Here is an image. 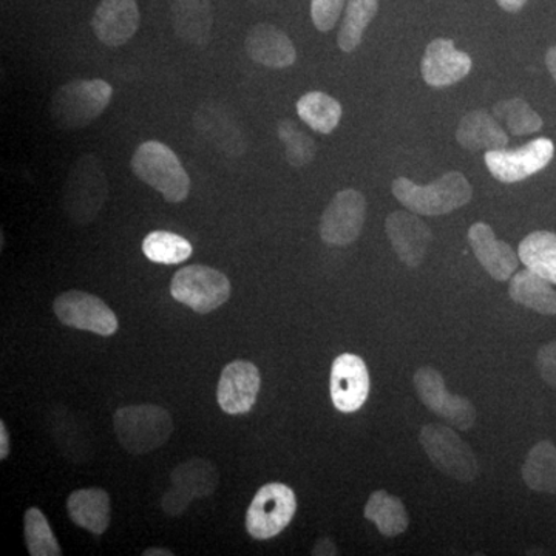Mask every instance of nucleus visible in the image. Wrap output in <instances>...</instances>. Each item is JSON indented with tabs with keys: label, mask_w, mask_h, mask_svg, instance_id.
<instances>
[{
	"label": "nucleus",
	"mask_w": 556,
	"mask_h": 556,
	"mask_svg": "<svg viewBox=\"0 0 556 556\" xmlns=\"http://www.w3.org/2000/svg\"><path fill=\"white\" fill-rule=\"evenodd\" d=\"M298 113L303 123L318 134L328 135L336 130L342 119V104L324 91H309L298 102Z\"/></svg>",
	"instance_id": "nucleus-30"
},
{
	"label": "nucleus",
	"mask_w": 556,
	"mask_h": 556,
	"mask_svg": "<svg viewBox=\"0 0 556 556\" xmlns=\"http://www.w3.org/2000/svg\"><path fill=\"white\" fill-rule=\"evenodd\" d=\"M367 219V200L356 189H343L325 208L320 237L329 247H348L361 237Z\"/></svg>",
	"instance_id": "nucleus-12"
},
{
	"label": "nucleus",
	"mask_w": 556,
	"mask_h": 556,
	"mask_svg": "<svg viewBox=\"0 0 556 556\" xmlns=\"http://www.w3.org/2000/svg\"><path fill=\"white\" fill-rule=\"evenodd\" d=\"M10 455V434L5 422L0 420V459L5 460Z\"/></svg>",
	"instance_id": "nucleus-39"
},
{
	"label": "nucleus",
	"mask_w": 556,
	"mask_h": 556,
	"mask_svg": "<svg viewBox=\"0 0 556 556\" xmlns=\"http://www.w3.org/2000/svg\"><path fill=\"white\" fill-rule=\"evenodd\" d=\"M298 510L295 493L288 485H263L248 508L247 529L255 540H269L283 532Z\"/></svg>",
	"instance_id": "nucleus-8"
},
{
	"label": "nucleus",
	"mask_w": 556,
	"mask_h": 556,
	"mask_svg": "<svg viewBox=\"0 0 556 556\" xmlns=\"http://www.w3.org/2000/svg\"><path fill=\"white\" fill-rule=\"evenodd\" d=\"M522 479L535 492L556 495V445L551 441L538 442L526 457Z\"/></svg>",
	"instance_id": "nucleus-29"
},
{
	"label": "nucleus",
	"mask_w": 556,
	"mask_h": 556,
	"mask_svg": "<svg viewBox=\"0 0 556 556\" xmlns=\"http://www.w3.org/2000/svg\"><path fill=\"white\" fill-rule=\"evenodd\" d=\"M554 155L552 139L536 138L517 149L486 150L484 160L497 181L518 182L547 167Z\"/></svg>",
	"instance_id": "nucleus-10"
},
{
	"label": "nucleus",
	"mask_w": 556,
	"mask_h": 556,
	"mask_svg": "<svg viewBox=\"0 0 556 556\" xmlns=\"http://www.w3.org/2000/svg\"><path fill=\"white\" fill-rule=\"evenodd\" d=\"M496 2L507 13H518L519 10L525 9L527 0H496Z\"/></svg>",
	"instance_id": "nucleus-40"
},
{
	"label": "nucleus",
	"mask_w": 556,
	"mask_h": 556,
	"mask_svg": "<svg viewBox=\"0 0 556 556\" xmlns=\"http://www.w3.org/2000/svg\"><path fill=\"white\" fill-rule=\"evenodd\" d=\"M386 230L402 263L408 268L422 265L431 243V230L415 212L396 211L388 215Z\"/></svg>",
	"instance_id": "nucleus-16"
},
{
	"label": "nucleus",
	"mask_w": 556,
	"mask_h": 556,
	"mask_svg": "<svg viewBox=\"0 0 556 556\" xmlns=\"http://www.w3.org/2000/svg\"><path fill=\"white\" fill-rule=\"evenodd\" d=\"M25 541L31 556H61L62 551L56 538L51 532L47 518L39 508L31 507L25 511Z\"/></svg>",
	"instance_id": "nucleus-34"
},
{
	"label": "nucleus",
	"mask_w": 556,
	"mask_h": 556,
	"mask_svg": "<svg viewBox=\"0 0 556 556\" xmlns=\"http://www.w3.org/2000/svg\"><path fill=\"white\" fill-rule=\"evenodd\" d=\"M417 396L428 409L447 420L457 430L467 431L477 422V408L467 397L448 393L445 380L438 369L422 367L415 375Z\"/></svg>",
	"instance_id": "nucleus-11"
},
{
	"label": "nucleus",
	"mask_w": 556,
	"mask_h": 556,
	"mask_svg": "<svg viewBox=\"0 0 556 556\" xmlns=\"http://www.w3.org/2000/svg\"><path fill=\"white\" fill-rule=\"evenodd\" d=\"M546 65L548 72H551L552 78H554L556 83V47L548 49L546 54Z\"/></svg>",
	"instance_id": "nucleus-41"
},
{
	"label": "nucleus",
	"mask_w": 556,
	"mask_h": 556,
	"mask_svg": "<svg viewBox=\"0 0 556 556\" xmlns=\"http://www.w3.org/2000/svg\"><path fill=\"white\" fill-rule=\"evenodd\" d=\"M313 555L317 556H332L338 555V547L332 543L329 538H321L320 541L314 546Z\"/></svg>",
	"instance_id": "nucleus-38"
},
{
	"label": "nucleus",
	"mask_w": 556,
	"mask_h": 556,
	"mask_svg": "<svg viewBox=\"0 0 556 556\" xmlns=\"http://www.w3.org/2000/svg\"><path fill=\"white\" fill-rule=\"evenodd\" d=\"M456 139L468 152L497 150L508 146V135L489 110L478 109L460 119Z\"/></svg>",
	"instance_id": "nucleus-22"
},
{
	"label": "nucleus",
	"mask_w": 556,
	"mask_h": 556,
	"mask_svg": "<svg viewBox=\"0 0 556 556\" xmlns=\"http://www.w3.org/2000/svg\"><path fill=\"white\" fill-rule=\"evenodd\" d=\"M519 260L527 269L556 285V233L536 230L519 243Z\"/></svg>",
	"instance_id": "nucleus-27"
},
{
	"label": "nucleus",
	"mask_w": 556,
	"mask_h": 556,
	"mask_svg": "<svg viewBox=\"0 0 556 556\" xmlns=\"http://www.w3.org/2000/svg\"><path fill=\"white\" fill-rule=\"evenodd\" d=\"M108 195V177L101 161L91 153H86L73 164L65 182L62 200L65 214L76 225H89L100 214Z\"/></svg>",
	"instance_id": "nucleus-4"
},
{
	"label": "nucleus",
	"mask_w": 556,
	"mask_h": 556,
	"mask_svg": "<svg viewBox=\"0 0 556 556\" xmlns=\"http://www.w3.org/2000/svg\"><path fill=\"white\" fill-rule=\"evenodd\" d=\"M379 11V0H348L345 16L340 27V50L351 53L361 46L365 30Z\"/></svg>",
	"instance_id": "nucleus-31"
},
{
	"label": "nucleus",
	"mask_w": 556,
	"mask_h": 556,
	"mask_svg": "<svg viewBox=\"0 0 556 556\" xmlns=\"http://www.w3.org/2000/svg\"><path fill=\"white\" fill-rule=\"evenodd\" d=\"M67 510L76 526L93 535L108 532L110 525V496L102 489L76 490L68 496Z\"/></svg>",
	"instance_id": "nucleus-24"
},
{
	"label": "nucleus",
	"mask_w": 556,
	"mask_h": 556,
	"mask_svg": "<svg viewBox=\"0 0 556 556\" xmlns=\"http://www.w3.org/2000/svg\"><path fill=\"white\" fill-rule=\"evenodd\" d=\"M53 309L65 327L94 332L104 338L118 331V318L108 303L78 289L61 294L54 300Z\"/></svg>",
	"instance_id": "nucleus-13"
},
{
	"label": "nucleus",
	"mask_w": 556,
	"mask_h": 556,
	"mask_svg": "<svg viewBox=\"0 0 556 556\" xmlns=\"http://www.w3.org/2000/svg\"><path fill=\"white\" fill-rule=\"evenodd\" d=\"M552 285L546 278L526 268L510 278L508 294L518 305L543 316H556V291Z\"/></svg>",
	"instance_id": "nucleus-25"
},
{
	"label": "nucleus",
	"mask_w": 556,
	"mask_h": 556,
	"mask_svg": "<svg viewBox=\"0 0 556 556\" xmlns=\"http://www.w3.org/2000/svg\"><path fill=\"white\" fill-rule=\"evenodd\" d=\"M536 365L544 382L556 388V340L538 351Z\"/></svg>",
	"instance_id": "nucleus-37"
},
{
	"label": "nucleus",
	"mask_w": 556,
	"mask_h": 556,
	"mask_svg": "<svg viewBox=\"0 0 556 556\" xmlns=\"http://www.w3.org/2000/svg\"><path fill=\"white\" fill-rule=\"evenodd\" d=\"M49 430L62 455L72 463H86L91 456V441L84 434L78 420L67 409L56 408L49 416Z\"/></svg>",
	"instance_id": "nucleus-26"
},
{
	"label": "nucleus",
	"mask_w": 556,
	"mask_h": 556,
	"mask_svg": "<svg viewBox=\"0 0 556 556\" xmlns=\"http://www.w3.org/2000/svg\"><path fill=\"white\" fill-rule=\"evenodd\" d=\"M393 195L399 203L417 215L437 217L466 206L473 197V188L460 172H448L431 185L420 186L401 177L393 181Z\"/></svg>",
	"instance_id": "nucleus-1"
},
{
	"label": "nucleus",
	"mask_w": 556,
	"mask_h": 556,
	"mask_svg": "<svg viewBox=\"0 0 556 556\" xmlns=\"http://www.w3.org/2000/svg\"><path fill=\"white\" fill-rule=\"evenodd\" d=\"M345 0H311V17L318 31H331L338 24Z\"/></svg>",
	"instance_id": "nucleus-36"
},
{
	"label": "nucleus",
	"mask_w": 556,
	"mask_h": 556,
	"mask_svg": "<svg viewBox=\"0 0 556 556\" xmlns=\"http://www.w3.org/2000/svg\"><path fill=\"white\" fill-rule=\"evenodd\" d=\"M419 441L431 463L442 473L459 482H471L477 479V456L470 445L457 437L452 428L430 424L420 430Z\"/></svg>",
	"instance_id": "nucleus-6"
},
{
	"label": "nucleus",
	"mask_w": 556,
	"mask_h": 556,
	"mask_svg": "<svg viewBox=\"0 0 556 556\" xmlns=\"http://www.w3.org/2000/svg\"><path fill=\"white\" fill-rule=\"evenodd\" d=\"M471 58L464 51L456 50L455 43L450 39L431 40L420 62L424 80L437 89L459 83L471 72Z\"/></svg>",
	"instance_id": "nucleus-17"
},
{
	"label": "nucleus",
	"mask_w": 556,
	"mask_h": 556,
	"mask_svg": "<svg viewBox=\"0 0 556 556\" xmlns=\"http://www.w3.org/2000/svg\"><path fill=\"white\" fill-rule=\"evenodd\" d=\"M139 9L137 0H101L94 11L91 27L102 43L121 47L138 31Z\"/></svg>",
	"instance_id": "nucleus-18"
},
{
	"label": "nucleus",
	"mask_w": 556,
	"mask_h": 556,
	"mask_svg": "<svg viewBox=\"0 0 556 556\" xmlns=\"http://www.w3.org/2000/svg\"><path fill=\"white\" fill-rule=\"evenodd\" d=\"M144 556H174V552L167 551V548L152 547L144 551Z\"/></svg>",
	"instance_id": "nucleus-42"
},
{
	"label": "nucleus",
	"mask_w": 556,
	"mask_h": 556,
	"mask_svg": "<svg viewBox=\"0 0 556 556\" xmlns=\"http://www.w3.org/2000/svg\"><path fill=\"white\" fill-rule=\"evenodd\" d=\"M170 489L164 493L161 507L170 517H179L193 500L212 495L218 485V471L211 460L193 459L179 464L170 475Z\"/></svg>",
	"instance_id": "nucleus-9"
},
{
	"label": "nucleus",
	"mask_w": 556,
	"mask_h": 556,
	"mask_svg": "<svg viewBox=\"0 0 556 556\" xmlns=\"http://www.w3.org/2000/svg\"><path fill=\"white\" fill-rule=\"evenodd\" d=\"M468 241L475 257L496 281L510 280L517 273L519 255L506 241L497 240L495 232L485 223H475L468 229Z\"/></svg>",
	"instance_id": "nucleus-19"
},
{
	"label": "nucleus",
	"mask_w": 556,
	"mask_h": 556,
	"mask_svg": "<svg viewBox=\"0 0 556 556\" xmlns=\"http://www.w3.org/2000/svg\"><path fill=\"white\" fill-rule=\"evenodd\" d=\"M112 97V86L104 79L72 80L53 94L51 116L61 129H84L100 118Z\"/></svg>",
	"instance_id": "nucleus-3"
},
{
	"label": "nucleus",
	"mask_w": 556,
	"mask_h": 556,
	"mask_svg": "<svg viewBox=\"0 0 556 556\" xmlns=\"http://www.w3.org/2000/svg\"><path fill=\"white\" fill-rule=\"evenodd\" d=\"M121 447L130 455H146L169 441L174 422L169 412L159 405H130L113 416Z\"/></svg>",
	"instance_id": "nucleus-5"
},
{
	"label": "nucleus",
	"mask_w": 556,
	"mask_h": 556,
	"mask_svg": "<svg viewBox=\"0 0 556 556\" xmlns=\"http://www.w3.org/2000/svg\"><path fill=\"white\" fill-rule=\"evenodd\" d=\"M492 113L515 137H526L543 129V118L526 101L518 98L497 102Z\"/></svg>",
	"instance_id": "nucleus-33"
},
{
	"label": "nucleus",
	"mask_w": 556,
	"mask_h": 556,
	"mask_svg": "<svg viewBox=\"0 0 556 556\" xmlns=\"http://www.w3.org/2000/svg\"><path fill=\"white\" fill-rule=\"evenodd\" d=\"M142 252L150 262L159 265H179L192 255L193 248L185 237L155 230L142 241Z\"/></svg>",
	"instance_id": "nucleus-32"
},
{
	"label": "nucleus",
	"mask_w": 556,
	"mask_h": 556,
	"mask_svg": "<svg viewBox=\"0 0 556 556\" xmlns=\"http://www.w3.org/2000/svg\"><path fill=\"white\" fill-rule=\"evenodd\" d=\"M249 2H263V0H249Z\"/></svg>",
	"instance_id": "nucleus-43"
},
{
	"label": "nucleus",
	"mask_w": 556,
	"mask_h": 556,
	"mask_svg": "<svg viewBox=\"0 0 556 556\" xmlns=\"http://www.w3.org/2000/svg\"><path fill=\"white\" fill-rule=\"evenodd\" d=\"M172 298L199 314H208L230 298V281L208 266L192 265L179 269L170 285Z\"/></svg>",
	"instance_id": "nucleus-7"
},
{
	"label": "nucleus",
	"mask_w": 556,
	"mask_h": 556,
	"mask_svg": "<svg viewBox=\"0 0 556 556\" xmlns=\"http://www.w3.org/2000/svg\"><path fill=\"white\" fill-rule=\"evenodd\" d=\"M331 399L342 413H354L364 407L369 394L367 365L356 354H342L331 368Z\"/></svg>",
	"instance_id": "nucleus-14"
},
{
	"label": "nucleus",
	"mask_w": 556,
	"mask_h": 556,
	"mask_svg": "<svg viewBox=\"0 0 556 556\" xmlns=\"http://www.w3.org/2000/svg\"><path fill=\"white\" fill-rule=\"evenodd\" d=\"M365 518L375 522L383 536L402 535L408 529V514L404 503L386 490H378L369 496L365 506Z\"/></svg>",
	"instance_id": "nucleus-28"
},
{
	"label": "nucleus",
	"mask_w": 556,
	"mask_h": 556,
	"mask_svg": "<svg viewBox=\"0 0 556 556\" xmlns=\"http://www.w3.org/2000/svg\"><path fill=\"white\" fill-rule=\"evenodd\" d=\"M260 383L258 368L247 361H236L223 369L217 399L219 407L228 415H244L257 402Z\"/></svg>",
	"instance_id": "nucleus-15"
},
{
	"label": "nucleus",
	"mask_w": 556,
	"mask_h": 556,
	"mask_svg": "<svg viewBox=\"0 0 556 556\" xmlns=\"http://www.w3.org/2000/svg\"><path fill=\"white\" fill-rule=\"evenodd\" d=\"M197 130L228 156H241L248 149L247 138L239 124L229 115L228 110L219 104L201 105L193 118Z\"/></svg>",
	"instance_id": "nucleus-20"
},
{
	"label": "nucleus",
	"mask_w": 556,
	"mask_h": 556,
	"mask_svg": "<svg viewBox=\"0 0 556 556\" xmlns=\"http://www.w3.org/2000/svg\"><path fill=\"white\" fill-rule=\"evenodd\" d=\"M131 170L142 182L163 193L169 203L188 199L190 178L177 153L160 141H146L131 156Z\"/></svg>",
	"instance_id": "nucleus-2"
},
{
	"label": "nucleus",
	"mask_w": 556,
	"mask_h": 556,
	"mask_svg": "<svg viewBox=\"0 0 556 556\" xmlns=\"http://www.w3.org/2000/svg\"><path fill=\"white\" fill-rule=\"evenodd\" d=\"M248 56L268 68H288L298 60V51L291 38L270 24H258L244 40Z\"/></svg>",
	"instance_id": "nucleus-21"
},
{
	"label": "nucleus",
	"mask_w": 556,
	"mask_h": 556,
	"mask_svg": "<svg viewBox=\"0 0 556 556\" xmlns=\"http://www.w3.org/2000/svg\"><path fill=\"white\" fill-rule=\"evenodd\" d=\"M278 138L287 148V160L292 167H306L316 159L317 146L314 139L300 130L291 119H283L277 126Z\"/></svg>",
	"instance_id": "nucleus-35"
},
{
	"label": "nucleus",
	"mask_w": 556,
	"mask_h": 556,
	"mask_svg": "<svg viewBox=\"0 0 556 556\" xmlns=\"http://www.w3.org/2000/svg\"><path fill=\"white\" fill-rule=\"evenodd\" d=\"M172 24L179 39L195 47H206L214 25L212 0H175Z\"/></svg>",
	"instance_id": "nucleus-23"
}]
</instances>
